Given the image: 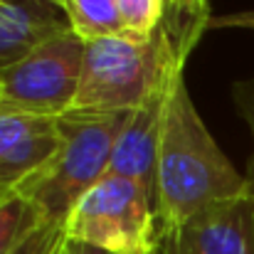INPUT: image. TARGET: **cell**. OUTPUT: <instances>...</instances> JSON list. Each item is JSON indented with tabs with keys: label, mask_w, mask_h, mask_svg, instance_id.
Segmentation results:
<instances>
[{
	"label": "cell",
	"mask_w": 254,
	"mask_h": 254,
	"mask_svg": "<svg viewBox=\"0 0 254 254\" xmlns=\"http://www.w3.org/2000/svg\"><path fill=\"white\" fill-rule=\"evenodd\" d=\"M166 96L148 101L146 106L128 114L126 124L119 131L109 173L124 175L138 183L156 202V163H158V143H161V121Z\"/></svg>",
	"instance_id": "ba28073f"
},
{
	"label": "cell",
	"mask_w": 254,
	"mask_h": 254,
	"mask_svg": "<svg viewBox=\"0 0 254 254\" xmlns=\"http://www.w3.org/2000/svg\"><path fill=\"white\" fill-rule=\"evenodd\" d=\"M161 237L170 254H254V188L210 205L178 232Z\"/></svg>",
	"instance_id": "8992f818"
},
{
	"label": "cell",
	"mask_w": 254,
	"mask_h": 254,
	"mask_svg": "<svg viewBox=\"0 0 254 254\" xmlns=\"http://www.w3.org/2000/svg\"><path fill=\"white\" fill-rule=\"evenodd\" d=\"M64 240L109 254H153L161 242L156 202L133 180L106 173L62 225Z\"/></svg>",
	"instance_id": "277c9868"
},
{
	"label": "cell",
	"mask_w": 254,
	"mask_h": 254,
	"mask_svg": "<svg viewBox=\"0 0 254 254\" xmlns=\"http://www.w3.org/2000/svg\"><path fill=\"white\" fill-rule=\"evenodd\" d=\"M42 222V215L20 192L0 197V254H12Z\"/></svg>",
	"instance_id": "7c38bea8"
},
{
	"label": "cell",
	"mask_w": 254,
	"mask_h": 254,
	"mask_svg": "<svg viewBox=\"0 0 254 254\" xmlns=\"http://www.w3.org/2000/svg\"><path fill=\"white\" fill-rule=\"evenodd\" d=\"M64 245V232L60 225L42 222L12 254H57Z\"/></svg>",
	"instance_id": "5bb4252c"
},
{
	"label": "cell",
	"mask_w": 254,
	"mask_h": 254,
	"mask_svg": "<svg viewBox=\"0 0 254 254\" xmlns=\"http://www.w3.org/2000/svg\"><path fill=\"white\" fill-rule=\"evenodd\" d=\"M247 175H250V180H252V188H254V158H252V163H250V173H247Z\"/></svg>",
	"instance_id": "ac0fdd59"
},
{
	"label": "cell",
	"mask_w": 254,
	"mask_h": 254,
	"mask_svg": "<svg viewBox=\"0 0 254 254\" xmlns=\"http://www.w3.org/2000/svg\"><path fill=\"white\" fill-rule=\"evenodd\" d=\"M166 5V17H163V30L170 40V47L180 64L188 62L202 35L210 30L212 15H210V2L207 0H163Z\"/></svg>",
	"instance_id": "30bf717a"
},
{
	"label": "cell",
	"mask_w": 254,
	"mask_h": 254,
	"mask_svg": "<svg viewBox=\"0 0 254 254\" xmlns=\"http://www.w3.org/2000/svg\"><path fill=\"white\" fill-rule=\"evenodd\" d=\"M185 64L175 57L166 30L153 37L114 35L86 42L82 84L74 109L136 111L168 94Z\"/></svg>",
	"instance_id": "3957f363"
},
{
	"label": "cell",
	"mask_w": 254,
	"mask_h": 254,
	"mask_svg": "<svg viewBox=\"0 0 254 254\" xmlns=\"http://www.w3.org/2000/svg\"><path fill=\"white\" fill-rule=\"evenodd\" d=\"M124 30L136 37H153L163 27V0H116Z\"/></svg>",
	"instance_id": "4fadbf2b"
},
{
	"label": "cell",
	"mask_w": 254,
	"mask_h": 254,
	"mask_svg": "<svg viewBox=\"0 0 254 254\" xmlns=\"http://www.w3.org/2000/svg\"><path fill=\"white\" fill-rule=\"evenodd\" d=\"M252 188L222 153L185 84V72L170 84L156 163V217L161 235L178 232L215 202L245 195Z\"/></svg>",
	"instance_id": "6da1fadb"
},
{
	"label": "cell",
	"mask_w": 254,
	"mask_h": 254,
	"mask_svg": "<svg viewBox=\"0 0 254 254\" xmlns=\"http://www.w3.org/2000/svg\"><path fill=\"white\" fill-rule=\"evenodd\" d=\"M131 111L69 109L57 116L60 146L55 156L27 178L20 192L50 225H64L74 205L109 173L114 146Z\"/></svg>",
	"instance_id": "7a4b0ae2"
},
{
	"label": "cell",
	"mask_w": 254,
	"mask_h": 254,
	"mask_svg": "<svg viewBox=\"0 0 254 254\" xmlns=\"http://www.w3.org/2000/svg\"><path fill=\"white\" fill-rule=\"evenodd\" d=\"M84 50V40L74 30H64L0 69V111L62 116L74 109Z\"/></svg>",
	"instance_id": "5b68a950"
},
{
	"label": "cell",
	"mask_w": 254,
	"mask_h": 254,
	"mask_svg": "<svg viewBox=\"0 0 254 254\" xmlns=\"http://www.w3.org/2000/svg\"><path fill=\"white\" fill-rule=\"evenodd\" d=\"M62 7L69 27L84 42L126 32L116 0H62Z\"/></svg>",
	"instance_id": "8fae6325"
},
{
	"label": "cell",
	"mask_w": 254,
	"mask_h": 254,
	"mask_svg": "<svg viewBox=\"0 0 254 254\" xmlns=\"http://www.w3.org/2000/svg\"><path fill=\"white\" fill-rule=\"evenodd\" d=\"M5 195H7V192H5ZM5 195H2V192H0V197H5Z\"/></svg>",
	"instance_id": "44dd1931"
},
{
	"label": "cell",
	"mask_w": 254,
	"mask_h": 254,
	"mask_svg": "<svg viewBox=\"0 0 254 254\" xmlns=\"http://www.w3.org/2000/svg\"><path fill=\"white\" fill-rule=\"evenodd\" d=\"M0 2H12V0H0Z\"/></svg>",
	"instance_id": "ffe728a7"
},
{
	"label": "cell",
	"mask_w": 254,
	"mask_h": 254,
	"mask_svg": "<svg viewBox=\"0 0 254 254\" xmlns=\"http://www.w3.org/2000/svg\"><path fill=\"white\" fill-rule=\"evenodd\" d=\"M57 116L0 111V192H15L57 151Z\"/></svg>",
	"instance_id": "52a82bcc"
},
{
	"label": "cell",
	"mask_w": 254,
	"mask_h": 254,
	"mask_svg": "<svg viewBox=\"0 0 254 254\" xmlns=\"http://www.w3.org/2000/svg\"><path fill=\"white\" fill-rule=\"evenodd\" d=\"M64 242H67V240H64ZM57 254H67V245H62V247H60V252Z\"/></svg>",
	"instance_id": "d6986e66"
},
{
	"label": "cell",
	"mask_w": 254,
	"mask_h": 254,
	"mask_svg": "<svg viewBox=\"0 0 254 254\" xmlns=\"http://www.w3.org/2000/svg\"><path fill=\"white\" fill-rule=\"evenodd\" d=\"M153 254H170V250H168V242H166L163 237H161V242H158V250H156V252H153Z\"/></svg>",
	"instance_id": "e0dca14e"
},
{
	"label": "cell",
	"mask_w": 254,
	"mask_h": 254,
	"mask_svg": "<svg viewBox=\"0 0 254 254\" xmlns=\"http://www.w3.org/2000/svg\"><path fill=\"white\" fill-rule=\"evenodd\" d=\"M72 30L62 0L0 2V69L15 64L45 40Z\"/></svg>",
	"instance_id": "9c48e42d"
},
{
	"label": "cell",
	"mask_w": 254,
	"mask_h": 254,
	"mask_svg": "<svg viewBox=\"0 0 254 254\" xmlns=\"http://www.w3.org/2000/svg\"><path fill=\"white\" fill-rule=\"evenodd\" d=\"M67 245V254H109L104 250H96V247H89V245H79V242H64Z\"/></svg>",
	"instance_id": "2e32d148"
},
{
	"label": "cell",
	"mask_w": 254,
	"mask_h": 254,
	"mask_svg": "<svg viewBox=\"0 0 254 254\" xmlns=\"http://www.w3.org/2000/svg\"><path fill=\"white\" fill-rule=\"evenodd\" d=\"M252 126H254V124H252Z\"/></svg>",
	"instance_id": "7402d4cb"
},
{
	"label": "cell",
	"mask_w": 254,
	"mask_h": 254,
	"mask_svg": "<svg viewBox=\"0 0 254 254\" xmlns=\"http://www.w3.org/2000/svg\"><path fill=\"white\" fill-rule=\"evenodd\" d=\"M210 27H245L254 30V10H242V12H230L222 17H212Z\"/></svg>",
	"instance_id": "9a60e30c"
}]
</instances>
